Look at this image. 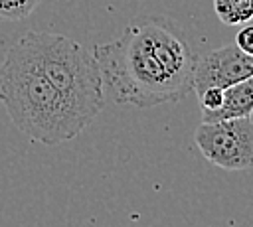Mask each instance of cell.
<instances>
[{"instance_id":"6da1fadb","label":"cell","mask_w":253,"mask_h":227,"mask_svg":"<svg viewBox=\"0 0 253 227\" xmlns=\"http://www.w3.org/2000/svg\"><path fill=\"white\" fill-rule=\"evenodd\" d=\"M105 95L117 105L152 109L182 101L194 83L198 51L188 32L162 14H142L93 47Z\"/></svg>"},{"instance_id":"7a4b0ae2","label":"cell","mask_w":253,"mask_h":227,"mask_svg":"<svg viewBox=\"0 0 253 227\" xmlns=\"http://www.w3.org/2000/svg\"><path fill=\"white\" fill-rule=\"evenodd\" d=\"M0 103L24 136L45 146L71 140L91 124L49 83L18 41L0 63Z\"/></svg>"},{"instance_id":"3957f363","label":"cell","mask_w":253,"mask_h":227,"mask_svg":"<svg viewBox=\"0 0 253 227\" xmlns=\"http://www.w3.org/2000/svg\"><path fill=\"white\" fill-rule=\"evenodd\" d=\"M16 41L49 83L89 122L103 113L107 95L93 51L67 36L51 32H28Z\"/></svg>"},{"instance_id":"277c9868","label":"cell","mask_w":253,"mask_h":227,"mask_svg":"<svg viewBox=\"0 0 253 227\" xmlns=\"http://www.w3.org/2000/svg\"><path fill=\"white\" fill-rule=\"evenodd\" d=\"M202 156L229 172L253 168V120L251 116L202 122L194 132Z\"/></svg>"},{"instance_id":"5b68a950","label":"cell","mask_w":253,"mask_h":227,"mask_svg":"<svg viewBox=\"0 0 253 227\" xmlns=\"http://www.w3.org/2000/svg\"><path fill=\"white\" fill-rule=\"evenodd\" d=\"M247 77H253V55L239 49L233 41L198 57L192 93L198 95L208 87L227 89Z\"/></svg>"},{"instance_id":"8992f818","label":"cell","mask_w":253,"mask_h":227,"mask_svg":"<svg viewBox=\"0 0 253 227\" xmlns=\"http://www.w3.org/2000/svg\"><path fill=\"white\" fill-rule=\"evenodd\" d=\"M253 113V77H247L223 89V103L219 109L202 113V122H215L225 118L251 116Z\"/></svg>"},{"instance_id":"52a82bcc","label":"cell","mask_w":253,"mask_h":227,"mask_svg":"<svg viewBox=\"0 0 253 227\" xmlns=\"http://www.w3.org/2000/svg\"><path fill=\"white\" fill-rule=\"evenodd\" d=\"M213 10L225 26H243L253 20V0H213Z\"/></svg>"},{"instance_id":"ba28073f","label":"cell","mask_w":253,"mask_h":227,"mask_svg":"<svg viewBox=\"0 0 253 227\" xmlns=\"http://www.w3.org/2000/svg\"><path fill=\"white\" fill-rule=\"evenodd\" d=\"M42 0H0V20L2 22H18L26 20Z\"/></svg>"},{"instance_id":"9c48e42d","label":"cell","mask_w":253,"mask_h":227,"mask_svg":"<svg viewBox=\"0 0 253 227\" xmlns=\"http://www.w3.org/2000/svg\"><path fill=\"white\" fill-rule=\"evenodd\" d=\"M196 97L200 101V111L202 113H210V111H215V109L221 107V103H223V89L208 87L202 93H198Z\"/></svg>"},{"instance_id":"30bf717a","label":"cell","mask_w":253,"mask_h":227,"mask_svg":"<svg viewBox=\"0 0 253 227\" xmlns=\"http://www.w3.org/2000/svg\"><path fill=\"white\" fill-rule=\"evenodd\" d=\"M235 43L239 49H243L245 53L253 55V24H245L237 36H235Z\"/></svg>"},{"instance_id":"8fae6325","label":"cell","mask_w":253,"mask_h":227,"mask_svg":"<svg viewBox=\"0 0 253 227\" xmlns=\"http://www.w3.org/2000/svg\"><path fill=\"white\" fill-rule=\"evenodd\" d=\"M251 120H253V113H251Z\"/></svg>"}]
</instances>
